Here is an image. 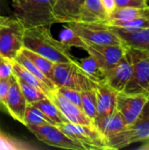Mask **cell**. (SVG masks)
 <instances>
[{"label":"cell","mask_w":149,"mask_h":150,"mask_svg":"<svg viewBox=\"0 0 149 150\" xmlns=\"http://www.w3.org/2000/svg\"><path fill=\"white\" fill-rule=\"evenodd\" d=\"M23 47L42 55L54 63L75 61L69 52L70 48L61 40H55L47 25L25 29Z\"/></svg>","instance_id":"6da1fadb"},{"label":"cell","mask_w":149,"mask_h":150,"mask_svg":"<svg viewBox=\"0 0 149 150\" xmlns=\"http://www.w3.org/2000/svg\"><path fill=\"white\" fill-rule=\"evenodd\" d=\"M54 0H12L15 18L25 29L50 25L55 23L53 17Z\"/></svg>","instance_id":"7a4b0ae2"},{"label":"cell","mask_w":149,"mask_h":150,"mask_svg":"<svg viewBox=\"0 0 149 150\" xmlns=\"http://www.w3.org/2000/svg\"><path fill=\"white\" fill-rule=\"evenodd\" d=\"M52 82L57 87H67L79 91L93 90L97 83L82 69L76 60L68 62L54 63Z\"/></svg>","instance_id":"3957f363"},{"label":"cell","mask_w":149,"mask_h":150,"mask_svg":"<svg viewBox=\"0 0 149 150\" xmlns=\"http://www.w3.org/2000/svg\"><path fill=\"white\" fill-rule=\"evenodd\" d=\"M149 138V99L141 115L123 131L106 141L109 149H120Z\"/></svg>","instance_id":"277c9868"},{"label":"cell","mask_w":149,"mask_h":150,"mask_svg":"<svg viewBox=\"0 0 149 150\" xmlns=\"http://www.w3.org/2000/svg\"><path fill=\"white\" fill-rule=\"evenodd\" d=\"M85 44L119 45L124 44L119 35L106 24L75 22L68 24Z\"/></svg>","instance_id":"5b68a950"},{"label":"cell","mask_w":149,"mask_h":150,"mask_svg":"<svg viewBox=\"0 0 149 150\" xmlns=\"http://www.w3.org/2000/svg\"><path fill=\"white\" fill-rule=\"evenodd\" d=\"M25 28L16 18L0 19V56L14 60L23 47Z\"/></svg>","instance_id":"8992f818"},{"label":"cell","mask_w":149,"mask_h":150,"mask_svg":"<svg viewBox=\"0 0 149 150\" xmlns=\"http://www.w3.org/2000/svg\"><path fill=\"white\" fill-rule=\"evenodd\" d=\"M85 150H109L105 139L94 125H80L64 122L56 126Z\"/></svg>","instance_id":"52a82bcc"},{"label":"cell","mask_w":149,"mask_h":150,"mask_svg":"<svg viewBox=\"0 0 149 150\" xmlns=\"http://www.w3.org/2000/svg\"><path fill=\"white\" fill-rule=\"evenodd\" d=\"M127 50L133 61V75L124 91L149 96V52L130 47Z\"/></svg>","instance_id":"ba28073f"},{"label":"cell","mask_w":149,"mask_h":150,"mask_svg":"<svg viewBox=\"0 0 149 150\" xmlns=\"http://www.w3.org/2000/svg\"><path fill=\"white\" fill-rule=\"evenodd\" d=\"M38 140L43 143L51 146L70 150H85L78 142L73 141L56 126L51 124L44 125H29L26 126Z\"/></svg>","instance_id":"9c48e42d"},{"label":"cell","mask_w":149,"mask_h":150,"mask_svg":"<svg viewBox=\"0 0 149 150\" xmlns=\"http://www.w3.org/2000/svg\"><path fill=\"white\" fill-rule=\"evenodd\" d=\"M84 50L91 55L97 62L105 75L111 69L125 54L126 46L119 45H96L86 44Z\"/></svg>","instance_id":"30bf717a"},{"label":"cell","mask_w":149,"mask_h":150,"mask_svg":"<svg viewBox=\"0 0 149 150\" xmlns=\"http://www.w3.org/2000/svg\"><path fill=\"white\" fill-rule=\"evenodd\" d=\"M149 96L128 92H118L116 109L123 117L127 126L132 125L141 115Z\"/></svg>","instance_id":"8fae6325"},{"label":"cell","mask_w":149,"mask_h":150,"mask_svg":"<svg viewBox=\"0 0 149 150\" xmlns=\"http://www.w3.org/2000/svg\"><path fill=\"white\" fill-rule=\"evenodd\" d=\"M133 75V61L127 50L123 57L105 74V82L117 92L126 90Z\"/></svg>","instance_id":"7c38bea8"},{"label":"cell","mask_w":149,"mask_h":150,"mask_svg":"<svg viewBox=\"0 0 149 150\" xmlns=\"http://www.w3.org/2000/svg\"><path fill=\"white\" fill-rule=\"evenodd\" d=\"M47 98L56 105L68 122L80 125H93V122L85 115L83 110L64 98L57 89L50 91Z\"/></svg>","instance_id":"4fadbf2b"},{"label":"cell","mask_w":149,"mask_h":150,"mask_svg":"<svg viewBox=\"0 0 149 150\" xmlns=\"http://www.w3.org/2000/svg\"><path fill=\"white\" fill-rule=\"evenodd\" d=\"M95 91L97 97V114L94 121L110 116L116 110L118 95V92L110 87L105 81L97 83Z\"/></svg>","instance_id":"5bb4252c"},{"label":"cell","mask_w":149,"mask_h":150,"mask_svg":"<svg viewBox=\"0 0 149 150\" xmlns=\"http://www.w3.org/2000/svg\"><path fill=\"white\" fill-rule=\"evenodd\" d=\"M84 0H54L53 17L55 23L79 22Z\"/></svg>","instance_id":"9a60e30c"},{"label":"cell","mask_w":149,"mask_h":150,"mask_svg":"<svg viewBox=\"0 0 149 150\" xmlns=\"http://www.w3.org/2000/svg\"><path fill=\"white\" fill-rule=\"evenodd\" d=\"M26 100L22 94L20 88L13 75V81L9 90L4 106L6 108L9 114L18 122L25 124V112L26 109Z\"/></svg>","instance_id":"2e32d148"},{"label":"cell","mask_w":149,"mask_h":150,"mask_svg":"<svg viewBox=\"0 0 149 150\" xmlns=\"http://www.w3.org/2000/svg\"><path fill=\"white\" fill-rule=\"evenodd\" d=\"M111 28L119 35L126 46L149 52V27L132 32L123 31L112 26Z\"/></svg>","instance_id":"e0dca14e"},{"label":"cell","mask_w":149,"mask_h":150,"mask_svg":"<svg viewBox=\"0 0 149 150\" xmlns=\"http://www.w3.org/2000/svg\"><path fill=\"white\" fill-rule=\"evenodd\" d=\"M93 125L100 131L103 136L105 139V142L111 137L118 134L121 131H123L127 125L126 124L123 117L116 109L110 116L96 120L93 122ZM107 144V143H106Z\"/></svg>","instance_id":"ac0fdd59"},{"label":"cell","mask_w":149,"mask_h":150,"mask_svg":"<svg viewBox=\"0 0 149 150\" xmlns=\"http://www.w3.org/2000/svg\"><path fill=\"white\" fill-rule=\"evenodd\" d=\"M134 19L149 20V5L146 7H117L109 16L106 25Z\"/></svg>","instance_id":"d6986e66"},{"label":"cell","mask_w":149,"mask_h":150,"mask_svg":"<svg viewBox=\"0 0 149 150\" xmlns=\"http://www.w3.org/2000/svg\"><path fill=\"white\" fill-rule=\"evenodd\" d=\"M108 17L100 0H84L79 22L106 24Z\"/></svg>","instance_id":"ffe728a7"},{"label":"cell","mask_w":149,"mask_h":150,"mask_svg":"<svg viewBox=\"0 0 149 150\" xmlns=\"http://www.w3.org/2000/svg\"><path fill=\"white\" fill-rule=\"evenodd\" d=\"M12 74L16 77L21 79L22 81H24L25 83H30V84L37 87V88H39L47 96L49 94L50 91H52L47 87V85H46L43 82L39 80L34 75H32L31 72H29L26 69H25L22 65L18 63L14 60L12 61Z\"/></svg>","instance_id":"44dd1931"},{"label":"cell","mask_w":149,"mask_h":150,"mask_svg":"<svg viewBox=\"0 0 149 150\" xmlns=\"http://www.w3.org/2000/svg\"><path fill=\"white\" fill-rule=\"evenodd\" d=\"M20 52L26 57L28 58L48 79L52 81V74H53V69L54 66V63L48 59L43 57L42 55L26 48V47H22Z\"/></svg>","instance_id":"7402d4cb"},{"label":"cell","mask_w":149,"mask_h":150,"mask_svg":"<svg viewBox=\"0 0 149 150\" xmlns=\"http://www.w3.org/2000/svg\"><path fill=\"white\" fill-rule=\"evenodd\" d=\"M34 106H36L38 109H40L48 119H50L55 126L68 122L66 119L63 117L60 110L56 107V105L47 98V96L35 103L32 104Z\"/></svg>","instance_id":"603a6c76"},{"label":"cell","mask_w":149,"mask_h":150,"mask_svg":"<svg viewBox=\"0 0 149 150\" xmlns=\"http://www.w3.org/2000/svg\"><path fill=\"white\" fill-rule=\"evenodd\" d=\"M14 61L17 62L18 63H19L20 65H22L25 69H26L29 72H31L32 75H34L39 80H40L41 82H43L46 85H47V87L51 90V91H54L57 89V87L54 84V83L48 79L28 58H26L20 51L18 53V54L15 56Z\"/></svg>","instance_id":"cb8c5ba5"},{"label":"cell","mask_w":149,"mask_h":150,"mask_svg":"<svg viewBox=\"0 0 149 150\" xmlns=\"http://www.w3.org/2000/svg\"><path fill=\"white\" fill-rule=\"evenodd\" d=\"M78 62V61H77ZM79 65L82 67V69L85 71V73L93 79L96 83H100L105 81V75L103 72V70L98 66L96 60L89 54L87 58L83 59L81 62H78Z\"/></svg>","instance_id":"d4e9b609"},{"label":"cell","mask_w":149,"mask_h":150,"mask_svg":"<svg viewBox=\"0 0 149 150\" xmlns=\"http://www.w3.org/2000/svg\"><path fill=\"white\" fill-rule=\"evenodd\" d=\"M82 110L93 122L97 114V97L95 89L81 91Z\"/></svg>","instance_id":"484cf974"},{"label":"cell","mask_w":149,"mask_h":150,"mask_svg":"<svg viewBox=\"0 0 149 150\" xmlns=\"http://www.w3.org/2000/svg\"><path fill=\"white\" fill-rule=\"evenodd\" d=\"M51 124L55 126V124L48 119L40 109L34 106L32 104H27L25 112V126L29 125H44Z\"/></svg>","instance_id":"4316f807"},{"label":"cell","mask_w":149,"mask_h":150,"mask_svg":"<svg viewBox=\"0 0 149 150\" xmlns=\"http://www.w3.org/2000/svg\"><path fill=\"white\" fill-rule=\"evenodd\" d=\"M15 78H16V81L20 88V91H21L22 94L24 95L27 104H33V103L47 97V95L42 91H40L39 88H37L28 83L24 82L16 76H15Z\"/></svg>","instance_id":"83f0119b"},{"label":"cell","mask_w":149,"mask_h":150,"mask_svg":"<svg viewBox=\"0 0 149 150\" xmlns=\"http://www.w3.org/2000/svg\"><path fill=\"white\" fill-rule=\"evenodd\" d=\"M33 149L34 147L9 136L0 129V150H28Z\"/></svg>","instance_id":"f1b7e54d"},{"label":"cell","mask_w":149,"mask_h":150,"mask_svg":"<svg viewBox=\"0 0 149 150\" xmlns=\"http://www.w3.org/2000/svg\"><path fill=\"white\" fill-rule=\"evenodd\" d=\"M61 41L66 45L68 47H80L84 49L86 44L82 40V39L75 33L73 32L68 26L65 29L62 30L61 33Z\"/></svg>","instance_id":"f546056e"},{"label":"cell","mask_w":149,"mask_h":150,"mask_svg":"<svg viewBox=\"0 0 149 150\" xmlns=\"http://www.w3.org/2000/svg\"><path fill=\"white\" fill-rule=\"evenodd\" d=\"M110 26L116 27L119 29H121L123 31L132 32L141 28H147L149 27V20L148 19H134L130 21H123V22H117Z\"/></svg>","instance_id":"4dcf8cb0"},{"label":"cell","mask_w":149,"mask_h":150,"mask_svg":"<svg viewBox=\"0 0 149 150\" xmlns=\"http://www.w3.org/2000/svg\"><path fill=\"white\" fill-rule=\"evenodd\" d=\"M57 91L68 101L76 105L77 107L82 109V100H81V91L67 87L57 88Z\"/></svg>","instance_id":"1f68e13d"},{"label":"cell","mask_w":149,"mask_h":150,"mask_svg":"<svg viewBox=\"0 0 149 150\" xmlns=\"http://www.w3.org/2000/svg\"><path fill=\"white\" fill-rule=\"evenodd\" d=\"M12 61L0 56V80L9 78L12 76Z\"/></svg>","instance_id":"d6a6232c"},{"label":"cell","mask_w":149,"mask_h":150,"mask_svg":"<svg viewBox=\"0 0 149 150\" xmlns=\"http://www.w3.org/2000/svg\"><path fill=\"white\" fill-rule=\"evenodd\" d=\"M12 81H13V74L9 78L0 80V103H2L3 105H4L5 103Z\"/></svg>","instance_id":"836d02e7"},{"label":"cell","mask_w":149,"mask_h":150,"mask_svg":"<svg viewBox=\"0 0 149 150\" xmlns=\"http://www.w3.org/2000/svg\"><path fill=\"white\" fill-rule=\"evenodd\" d=\"M117 7H146L148 0H115Z\"/></svg>","instance_id":"e575fe53"},{"label":"cell","mask_w":149,"mask_h":150,"mask_svg":"<svg viewBox=\"0 0 149 150\" xmlns=\"http://www.w3.org/2000/svg\"><path fill=\"white\" fill-rule=\"evenodd\" d=\"M101 4L103 5V8L107 15V17L109 18V16L114 11V10L117 8L116 5V1L115 0H100Z\"/></svg>","instance_id":"d590c367"},{"label":"cell","mask_w":149,"mask_h":150,"mask_svg":"<svg viewBox=\"0 0 149 150\" xmlns=\"http://www.w3.org/2000/svg\"><path fill=\"white\" fill-rule=\"evenodd\" d=\"M146 143H144L142 146H141L140 148H139V149H149V138L148 140H146V141H144Z\"/></svg>","instance_id":"8d00e7d4"},{"label":"cell","mask_w":149,"mask_h":150,"mask_svg":"<svg viewBox=\"0 0 149 150\" xmlns=\"http://www.w3.org/2000/svg\"><path fill=\"white\" fill-rule=\"evenodd\" d=\"M3 17H4V16H0V19H1V18H2Z\"/></svg>","instance_id":"74e56055"}]
</instances>
